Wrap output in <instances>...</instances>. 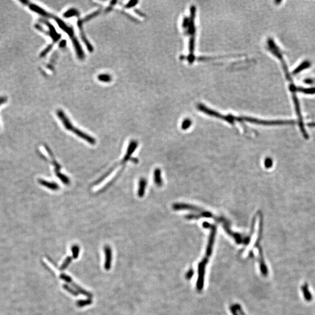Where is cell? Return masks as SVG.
<instances>
[{
    "label": "cell",
    "mask_w": 315,
    "mask_h": 315,
    "mask_svg": "<svg viewBox=\"0 0 315 315\" xmlns=\"http://www.w3.org/2000/svg\"><path fill=\"white\" fill-rule=\"evenodd\" d=\"M196 8L194 6L191 7L190 9V16L187 18H185L183 21V29L185 30V33L187 34L189 37V54L186 56H182L181 59L186 60L190 63L194 62L195 60L194 56V49H195V17Z\"/></svg>",
    "instance_id": "cell-1"
},
{
    "label": "cell",
    "mask_w": 315,
    "mask_h": 315,
    "mask_svg": "<svg viewBox=\"0 0 315 315\" xmlns=\"http://www.w3.org/2000/svg\"><path fill=\"white\" fill-rule=\"evenodd\" d=\"M154 181L155 184L161 186L162 185V180L161 178V172L159 169H156L154 172Z\"/></svg>",
    "instance_id": "cell-8"
},
{
    "label": "cell",
    "mask_w": 315,
    "mask_h": 315,
    "mask_svg": "<svg viewBox=\"0 0 315 315\" xmlns=\"http://www.w3.org/2000/svg\"><path fill=\"white\" fill-rule=\"evenodd\" d=\"M38 182L39 184H40L42 186H45V187L50 189L51 190H57L60 189L59 185L55 182H48L43 179H39Z\"/></svg>",
    "instance_id": "cell-6"
},
{
    "label": "cell",
    "mask_w": 315,
    "mask_h": 315,
    "mask_svg": "<svg viewBox=\"0 0 315 315\" xmlns=\"http://www.w3.org/2000/svg\"><path fill=\"white\" fill-rule=\"evenodd\" d=\"M139 187L138 190V195L139 197H143L145 193L146 180L144 178H141L139 181Z\"/></svg>",
    "instance_id": "cell-7"
},
{
    "label": "cell",
    "mask_w": 315,
    "mask_h": 315,
    "mask_svg": "<svg viewBox=\"0 0 315 315\" xmlns=\"http://www.w3.org/2000/svg\"><path fill=\"white\" fill-rule=\"evenodd\" d=\"M7 100V98L5 97H0V105L5 103Z\"/></svg>",
    "instance_id": "cell-14"
},
{
    "label": "cell",
    "mask_w": 315,
    "mask_h": 315,
    "mask_svg": "<svg viewBox=\"0 0 315 315\" xmlns=\"http://www.w3.org/2000/svg\"><path fill=\"white\" fill-rule=\"evenodd\" d=\"M137 3H138V1H130V2H129L128 3V4L126 5V6H127V8H130V7H131V6H134L135 4H137Z\"/></svg>",
    "instance_id": "cell-13"
},
{
    "label": "cell",
    "mask_w": 315,
    "mask_h": 315,
    "mask_svg": "<svg viewBox=\"0 0 315 315\" xmlns=\"http://www.w3.org/2000/svg\"><path fill=\"white\" fill-rule=\"evenodd\" d=\"M192 124V120L189 119H186L183 121L182 124V128L183 130H186L189 128Z\"/></svg>",
    "instance_id": "cell-12"
},
{
    "label": "cell",
    "mask_w": 315,
    "mask_h": 315,
    "mask_svg": "<svg viewBox=\"0 0 315 315\" xmlns=\"http://www.w3.org/2000/svg\"><path fill=\"white\" fill-rule=\"evenodd\" d=\"M57 176V177L65 185H69L70 184V179L68 178V177H67V176H66L65 174L61 173H58V174L56 175Z\"/></svg>",
    "instance_id": "cell-9"
},
{
    "label": "cell",
    "mask_w": 315,
    "mask_h": 315,
    "mask_svg": "<svg viewBox=\"0 0 315 315\" xmlns=\"http://www.w3.org/2000/svg\"><path fill=\"white\" fill-rule=\"evenodd\" d=\"M97 78L99 81L104 82H109L112 80V77L109 74H100Z\"/></svg>",
    "instance_id": "cell-10"
},
{
    "label": "cell",
    "mask_w": 315,
    "mask_h": 315,
    "mask_svg": "<svg viewBox=\"0 0 315 315\" xmlns=\"http://www.w3.org/2000/svg\"><path fill=\"white\" fill-rule=\"evenodd\" d=\"M45 148H46V151H48V154H49V155L50 156V158L51 159V161L50 162L51 163V164L54 166V172H55V173L56 174H58V173H61L60 172V169H61V165L57 162L54 156L53 155V153L51 152V151L50 150V148L48 146L45 145Z\"/></svg>",
    "instance_id": "cell-5"
},
{
    "label": "cell",
    "mask_w": 315,
    "mask_h": 315,
    "mask_svg": "<svg viewBox=\"0 0 315 315\" xmlns=\"http://www.w3.org/2000/svg\"><path fill=\"white\" fill-rule=\"evenodd\" d=\"M138 143L135 141V140H132L129 145L127 147V152H126V154L125 155H124V157H123V159L120 161V163L117 164H116L115 165L110 169L109 170L106 174H105L101 178H100L99 180H97V183H95V185H97L99 184V183H100L102 180H103L105 178H106L113 170L114 169L117 167H118L119 165H124L125 164V163L128 161H131L132 162H134V163H138V160L136 158H131V155L133 154V153L135 151L136 149L137 148V147L138 146Z\"/></svg>",
    "instance_id": "cell-3"
},
{
    "label": "cell",
    "mask_w": 315,
    "mask_h": 315,
    "mask_svg": "<svg viewBox=\"0 0 315 315\" xmlns=\"http://www.w3.org/2000/svg\"><path fill=\"white\" fill-rule=\"evenodd\" d=\"M78 12L76 9H70L69 11H67L64 14V17H66V18H69V17H74V16H77L78 15Z\"/></svg>",
    "instance_id": "cell-11"
},
{
    "label": "cell",
    "mask_w": 315,
    "mask_h": 315,
    "mask_svg": "<svg viewBox=\"0 0 315 315\" xmlns=\"http://www.w3.org/2000/svg\"><path fill=\"white\" fill-rule=\"evenodd\" d=\"M56 113H57L58 117L60 119V120L64 125V127L67 130H70L72 131L76 136L84 140L85 141H86V142H88V143L92 145H94L96 144L97 141L94 137L90 136L89 135L86 134L85 133L82 131L81 130L76 128H75L73 124H72L71 121L69 120V119L67 117V116H66V115L64 113V112L63 110H57Z\"/></svg>",
    "instance_id": "cell-2"
},
{
    "label": "cell",
    "mask_w": 315,
    "mask_h": 315,
    "mask_svg": "<svg viewBox=\"0 0 315 315\" xmlns=\"http://www.w3.org/2000/svg\"><path fill=\"white\" fill-rule=\"evenodd\" d=\"M51 18H54V19L57 23L58 25L60 27V28H61V29H63L66 33H67L69 35L70 39H71V40L73 42L74 46L75 48V51L76 52V54H77L78 58H80V59H83L85 57V54H84V53L82 49L81 48V47L78 40L76 39V37L75 36L73 28L71 27H70L68 25L66 24L64 21L61 20L60 18H58L55 16H53L52 15Z\"/></svg>",
    "instance_id": "cell-4"
}]
</instances>
